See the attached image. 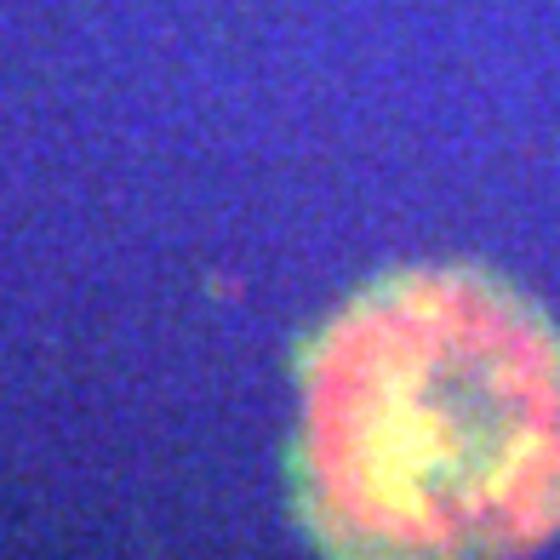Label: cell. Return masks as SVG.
I'll return each instance as SVG.
<instances>
[{
    "instance_id": "6da1fadb",
    "label": "cell",
    "mask_w": 560,
    "mask_h": 560,
    "mask_svg": "<svg viewBox=\"0 0 560 560\" xmlns=\"http://www.w3.org/2000/svg\"><path fill=\"white\" fill-rule=\"evenodd\" d=\"M298 515L326 560L560 538V326L487 269H389L303 343Z\"/></svg>"
}]
</instances>
